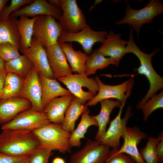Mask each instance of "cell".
Here are the masks:
<instances>
[{"instance_id": "1", "label": "cell", "mask_w": 163, "mask_h": 163, "mask_svg": "<svg viewBox=\"0 0 163 163\" xmlns=\"http://www.w3.org/2000/svg\"><path fill=\"white\" fill-rule=\"evenodd\" d=\"M129 37L126 46L127 53L134 54L138 58L140 65L136 69L137 74L144 75L149 83V88L146 94L137 105V109H140L151 97L163 88V78L155 71L152 63V57L159 49L158 48L150 53H145L142 51L135 43L132 28L130 29Z\"/></svg>"}, {"instance_id": "2", "label": "cell", "mask_w": 163, "mask_h": 163, "mask_svg": "<svg viewBox=\"0 0 163 163\" xmlns=\"http://www.w3.org/2000/svg\"><path fill=\"white\" fill-rule=\"evenodd\" d=\"M40 145L32 131L2 130L0 134V153L20 156L31 155Z\"/></svg>"}, {"instance_id": "3", "label": "cell", "mask_w": 163, "mask_h": 163, "mask_svg": "<svg viewBox=\"0 0 163 163\" xmlns=\"http://www.w3.org/2000/svg\"><path fill=\"white\" fill-rule=\"evenodd\" d=\"M32 131L39 141V147L57 150L62 153H71L72 147L69 139L71 133L64 129L61 124L50 123Z\"/></svg>"}, {"instance_id": "4", "label": "cell", "mask_w": 163, "mask_h": 163, "mask_svg": "<svg viewBox=\"0 0 163 163\" xmlns=\"http://www.w3.org/2000/svg\"><path fill=\"white\" fill-rule=\"evenodd\" d=\"M126 3L124 17L115 24H129L135 30L138 38L142 26L152 22L155 16L163 12V5L159 0H150L145 7L139 10L133 9Z\"/></svg>"}, {"instance_id": "5", "label": "cell", "mask_w": 163, "mask_h": 163, "mask_svg": "<svg viewBox=\"0 0 163 163\" xmlns=\"http://www.w3.org/2000/svg\"><path fill=\"white\" fill-rule=\"evenodd\" d=\"M57 80L65 85L71 94L84 104L92 99L99 91L95 78H89L85 74H71Z\"/></svg>"}, {"instance_id": "6", "label": "cell", "mask_w": 163, "mask_h": 163, "mask_svg": "<svg viewBox=\"0 0 163 163\" xmlns=\"http://www.w3.org/2000/svg\"><path fill=\"white\" fill-rule=\"evenodd\" d=\"M63 31L60 23L53 17L39 16L34 23L33 37L46 49L58 43V39Z\"/></svg>"}, {"instance_id": "7", "label": "cell", "mask_w": 163, "mask_h": 163, "mask_svg": "<svg viewBox=\"0 0 163 163\" xmlns=\"http://www.w3.org/2000/svg\"><path fill=\"white\" fill-rule=\"evenodd\" d=\"M62 14L59 19L64 31L75 33L87 24L86 18L76 0H60Z\"/></svg>"}, {"instance_id": "8", "label": "cell", "mask_w": 163, "mask_h": 163, "mask_svg": "<svg viewBox=\"0 0 163 163\" xmlns=\"http://www.w3.org/2000/svg\"><path fill=\"white\" fill-rule=\"evenodd\" d=\"M50 123L45 113L31 108L20 113L11 121L2 125V129L32 131Z\"/></svg>"}, {"instance_id": "9", "label": "cell", "mask_w": 163, "mask_h": 163, "mask_svg": "<svg viewBox=\"0 0 163 163\" xmlns=\"http://www.w3.org/2000/svg\"><path fill=\"white\" fill-rule=\"evenodd\" d=\"M110 147L96 140H88L81 149L71 156L69 163H104Z\"/></svg>"}, {"instance_id": "10", "label": "cell", "mask_w": 163, "mask_h": 163, "mask_svg": "<svg viewBox=\"0 0 163 163\" xmlns=\"http://www.w3.org/2000/svg\"><path fill=\"white\" fill-rule=\"evenodd\" d=\"M126 101L121 104L118 114L111 121L109 128L99 140L102 144L113 149L120 148V139L126 130V124L129 119L133 115L132 107L129 105L127 108L124 117L121 118L122 110Z\"/></svg>"}, {"instance_id": "11", "label": "cell", "mask_w": 163, "mask_h": 163, "mask_svg": "<svg viewBox=\"0 0 163 163\" xmlns=\"http://www.w3.org/2000/svg\"><path fill=\"white\" fill-rule=\"evenodd\" d=\"M107 34V31L94 30L87 24L82 30L77 33H69L63 31L57 42L59 44L77 42L81 45L85 53L88 54L91 52L93 46L95 43H102Z\"/></svg>"}, {"instance_id": "12", "label": "cell", "mask_w": 163, "mask_h": 163, "mask_svg": "<svg viewBox=\"0 0 163 163\" xmlns=\"http://www.w3.org/2000/svg\"><path fill=\"white\" fill-rule=\"evenodd\" d=\"M95 79L99 87L98 92L87 102L86 105L88 107L95 106L102 100L111 98L116 99L122 103L130 95L133 82V78L115 85L104 84L98 76Z\"/></svg>"}, {"instance_id": "13", "label": "cell", "mask_w": 163, "mask_h": 163, "mask_svg": "<svg viewBox=\"0 0 163 163\" xmlns=\"http://www.w3.org/2000/svg\"><path fill=\"white\" fill-rule=\"evenodd\" d=\"M42 96V87L39 73L34 66L25 79L23 88L18 97L28 99L34 110L43 112Z\"/></svg>"}, {"instance_id": "14", "label": "cell", "mask_w": 163, "mask_h": 163, "mask_svg": "<svg viewBox=\"0 0 163 163\" xmlns=\"http://www.w3.org/2000/svg\"><path fill=\"white\" fill-rule=\"evenodd\" d=\"M122 137L124 139L122 146L114 149L115 153H124L130 156L136 163H146L142 158L138 149L141 141L148 138V135L136 126L126 127Z\"/></svg>"}, {"instance_id": "15", "label": "cell", "mask_w": 163, "mask_h": 163, "mask_svg": "<svg viewBox=\"0 0 163 163\" xmlns=\"http://www.w3.org/2000/svg\"><path fill=\"white\" fill-rule=\"evenodd\" d=\"M33 63L39 74L51 79H55L48 60L46 49L33 37L30 46L21 52Z\"/></svg>"}, {"instance_id": "16", "label": "cell", "mask_w": 163, "mask_h": 163, "mask_svg": "<svg viewBox=\"0 0 163 163\" xmlns=\"http://www.w3.org/2000/svg\"><path fill=\"white\" fill-rule=\"evenodd\" d=\"M62 14V11L60 8L46 0H35L29 5L14 11L10 15L16 17L25 16L33 18L40 15H48L59 20Z\"/></svg>"}, {"instance_id": "17", "label": "cell", "mask_w": 163, "mask_h": 163, "mask_svg": "<svg viewBox=\"0 0 163 163\" xmlns=\"http://www.w3.org/2000/svg\"><path fill=\"white\" fill-rule=\"evenodd\" d=\"M121 36V34H115L110 30L102 45L98 49L104 56H109L114 59L117 67L123 57L127 53L126 47L127 41L122 39Z\"/></svg>"}, {"instance_id": "18", "label": "cell", "mask_w": 163, "mask_h": 163, "mask_svg": "<svg viewBox=\"0 0 163 163\" xmlns=\"http://www.w3.org/2000/svg\"><path fill=\"white\" fill-rule=\"evenodd\" d=\"M32 107L27 99L19 97L0 100V125L6 124L20 113Z\"/></svg>"}, {"instance_id": "19", "label": "cell", "mask_w": 163, "mask_h": 163, "mask_svg": "<svg viewBox=\"0 0 163 163\" xmlns=\"http://www.w3.org/2000/svg\"><path fill=\"white\" fill-rule=\"evenodd\" d=\"M46 51L50 65L55 79L72 74L71 67L58 43L46 49Z\"/></svg>"}, {"instance_id": "20", "label": "cell", "mask_w": 163, "mask_h": 163, "mask_svg": "<svg viewBox=\"0 0 163 163\" xmlns=\"http://www.w3.org/2000/svg\"><path fill=\"white\" fill-rule=\"evenodd\" d=\"M74 96L71 94L56 97L52 100L44 108L43 112L47 116L50 123L61 124L65 113Z\"/></svg>"}, {"instance_id": "21", "label": "cell", "mask_w": 163, "mask_h": 163, "mask_svg": "<svg viewBox=\"0 0 163 163\" xmlns=\"http://www.w3.org/2000/svg\"><path fill=\"white\" fill-rule=\"evenodd\" d=\"M17 17L10 15L0 22V44L9 43L21 51V37L18 26Z\"/></svg>"}, {"instance_id": "22", "label": "cell", "mask_w": 163, "mask_h": 163, "mask_svg": "<svg viewBox=\"0 0 163 163\" xmlns=\"http://www.w3.org/2000/svg\"><path fill=\"white\" fill-rule=\"evenodd\" d=\"M39 75L42 87V102L43 109L53 99L72 94L68 90L62 87L56 79L50 78L41 74Z\"/></svg>"}, {"instance_id": "23", "label": "cell", "mask_w": 163, "mask_h": 163, "mask_svg": "<svg viewBox=\"0 0 163 163\" xmlns=\"http://www.w3.org/2000/svg\"><path fill=\"white\" fill-rule=\"evenodd\" d=\"M101 109L99 114L93 116L96 120L98 129L95 137V139L99 141L105 134L107 125L109 122L110 115L113 110L117 107H120L121 104V102L118 100L107 99L100 102Z\"/></svg>"}, {"instance_id": "24", "label": "cell", "mask_w": 163, "mask_h": 163, "mask_svg": "<svg viewBox=\"0 0 163 163\" xmlns=\"http://www.w3.org/2000/svg\"><path fill=\"white\" fill-rule=\"evenodd\" d=\"M59 44L69 63L72 72L85 74L87 54L79 50L75 51L72 46L68 43Z\"/></svg>"}, {"instance_id": "25", "label": "cell", "mask_w": 163, "mask_h": 163, "mask_svg": "<svg viewBox=\"0 0 163 163\" xmlns=\"http://www.w3.org/2000/svg\"><path fill=\"white\" fill-rule=\"evenodd\" d=\"M89 113L90 110L88 108L81 114V119L77 128L71 133L69 143L72 147H80L82 144L81 140L85 138L88 128L91 126H98L96 120Z\"/></svg>"}, {"instance_id": "26", "label": "cell", "mask_w": 163, "mask_h": 163, "mask_svg": "<svg viewBox=\"0 0 163 163\" xmlns=\"http://www.w3.org/2000/svg\"><path fill=\"white\" fill-rule=\"evenodd\" d=\"M88 108L87 105L83 104L78 98L74 96L65 113L62 128L72 133L75 129L76 121Z\"/></svg>"}, {"instance_id": "27", "label": "cell", "mask_w": 163, "mask_h": 163, "mask_svg": "<svg viewBox=\"0 0 163 163\" xmlns=\"http://www.w3.org/2000/svg\"><path fill=\"white\" fill-rule=\"evenodd\" d=\"M110 65H116L115 61L110 57H106L95 50L91 55L88 56L86 62L85 74L88 76L95 73L97 70L104 69Z\"/></svg>"}, {"instance_id": "28", "label": "cell", "mask_w": 163, "mask_h": 163, "mask_svg": "<svg viewBox=\"0 0 163 163\" xmlns=\"http://www.w3.org/2000/svg\"><path fill=\"white\" fill-rule=\"evenodd\" d=\"M34 66L29 58L23 54L5 62V69L7 72L14 73L25 79Z\"/></svg>"}, {"instance_id": "29", "label": "cell", "mask_w": 163, "mask_h": 163, "mask_svg": "<svg viewBox=\"0 0 163 163\" xmlns=\"http://www.w3.org/2000/svg\"><path fill=\"white\" fill-rule=\"evenodd\" d=\"M25 79L12 72H7L1 99L18 97L23 88Z\"/></svg>"}, {"instance_id": "30", "label": "cell", "mask_w": 163, "mask_h": 163, "mask_svg": "<svg viewBox=\"0 0 163 163\" xmlns=\"http://www.w3.org/2000/svg\"><path fill=\"white\" fill-rule=\"evenodd\" d=\"M37 17L29 18L27 16H21L18 20V28L21 37V52L31 45L34 25Z\"/></svg>"}, {"instance_id": "31", "label": "cell", "mask_w": 163, "mask_h": 163, "mask_svg": "<svg viewBox=\"0 0 163 163\" xmlns=\"http://www.w3.org/2000/svg\"><path fill=\"white\" fill-rule=\"evenodd\" d=\"M163 137V131L157 137L151 136L148 138V141L145 146L139 152L140 155L146 163H158V158L156 152V147Z\"/></svg>"}, {"instance_id": "32", "label": "cell", "mask_w": 163, "mask_h": 163, "mask_svg": "<svg viewBox=\"0 0 163 163\" xmlns=\"http://www.w3.org/2000/svg\"><path fill=\"white\" fill-rule=\"evenodd\" d=\"M145 103L141 108L143 115V120L146 121L150 115L155 110L163 107V91L155 94Z\"/></svg>"}, {"instance_id": "33", "label": "cell", "mask_w": 163, "mask_h": 163, "mask_svg": "<svg viewBox=\"0 0 163 163\" xmlns=\"http://www.w3.org/2000/svg\"><path fill=\"white\" fill-rule=\"evenodd\" d=\"M53 155L52 151L38 147L30 155L29 163H49V159Z\"/></svg>"}, {"instance_id": "34", "label": "cell", "mask_w": 163, "mask_h": 163, "mask_svg": "<svg viewBox=\"0 0 163 163\" xmlns=\"http://www.w3.org/2000/svg\"><path fill=\"white\" fill-rule=\"evenodd\" d=\"M33 0H11L10 4L5 6L2 10L0 16V22L7 19L11 14L22 6L30 4Z\"/></svg>"}, {"instance_id": "35", "label": "cell", "mask_w": 163, "mask_h": 163, "mask_svg": "<svg viewBox=\"0 0 163 163\" xmlns=\"http://www.w3.org/2000/svg\"><path fill=\"white\" fill-rule=\"evenodd\" d=\"M18 50L9 43H3L0 44V56L5 62H7L21 55Z\"/></svg>"}, {"instance_id": "36", "label": "cell", "mask_w": 163, "mask_h": 163, "mask_svg": "<svg viewBox=\"0 0 163 163\" xmlns=\"http://www.w3.org/2000/svg\"><path fill=\"white\" fill-rule=\"evenodd\" d=\"M104 163H136L129 155L124 153H115L114 149L110 150L109 155Z\"/></svg>"}, {"instance_id": "37", "label": "cell", "mask_w": 163, "mask_h": 163, "mask_svg": "<svg viewBox=\"0 0 163 163\" xmlns=\"http://www.w3.org/2000/svg\"><path fill=\"white\" fill-rule=\"evenodd\" d=\"M30 155L12 156L0 153V163H29Z\"/></svg>"}, {"instance_id": "38", "label": "cell", "mask_w": 163, "mask_h": 163, "mask_svg": "<svg viewBox=\"0 0 163 163\" xmlns=\"http://www.w3.org/2000/svg\"><path fill=\"white\" fill-rule=\"evenodd\" d=\"M156 152L159 161H163V137L157 144Z\"/></svg>"}, {"instance_id": "39", "label": "cell", "mask_w": 163, "mask_h": 163, "mask_svg": "<svg viewBox=\"0 0 163 163\" xmlns=\"http://www.w3.org/2000/svg\"><path fill=\"white\" fill-rule=\"evenodd\" d=\"M7 73L5 69L0 70V100L2 96Z\"/></svg>"}, {"instance_id": "40", "label": "cell", "mask_w": 163, "mask_h": 163, "mask_svg": "<svg viewBox=\"0 0 163 163\" xmlns=\"http://www.w3.org/2000/svg\"><path fill=\"white\" fill-rule=\"evenodd\" d=\"M49 2L56 7L60 8V0H49Z\"/></svg>"}, {"instance_id": "41", "label": "cell", "mask_w": 163, "mask_h": 163, "mask_svg": "<svg viewBox=\"0 0 163 163\" xmlns=\"http://www.w3.org/2000/svg\"><path fill=\"white\" fill-rule=\"evenodd\" d=\"M8 1V0H0V16L4 8Z\"/></svg>"}, {"instance_id": "42", "label": "cell", "mask_w": 163, "mask_h": 163, "mask_svg": "<svg viewBox=\"0 0 163 163\" xmlns=\"http://www.w3.org/2000/svg\"><path fill=\"white\" fill-rule=\"evenodd\" d=\"M52 163H66V162L63 159L59 157H56L53 159Z\"/></svg>"}, {"instance_id": "43", "label": "cell", "mask_w": 163, "mask_h": 163, "mask_svg": "<svg viewBox=\"0 0 163 163\" xmlns=\"http://www.w3.org/2000/svg\"><path fill=\"white\" fill-rule=\"evenodd\" d=\"M5 62L0 56V70L5 69Z\"/></svg>"}, {"instance_id": "44", "label": "cell", "mask_w": 163, "mask_h": 163, "mask_svg": "<svg viewBox=\"0 0 163 163\" xmlns=\"http://www.w3.org/2000/svg\"><path fill=\"white\" fill-rule=\"evenodd\" d=\"M102 0H95L94 3V4L90 7L89 9V11L90 12L91 11L93 8L95 7V6L97 4L101 3L102 2Z\"/></svg>"}, {"instance_id": "45", "label": "cell", "mask_w": 163, "mask_h": 163, "mask_svg": "<svg viewBox=\"0 0 163 163\" xmlns=\"http://www.w3.org/2000/svg\"><path fill=\"white\" fill-rule=\"evenodd\" d=\"M158 163H163V161H159L158 162Z\"/></svg>"}, {"instance_id": "46", "label": "cell", "mask_w": 163, "mask_h": 163, "mask_svg": "<svg viewBox=\"0 0 163 163\" xmlns=\"http://www.w3.org/2000/svg\"></svg>"}]
</instances>
